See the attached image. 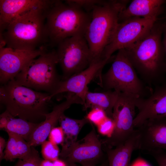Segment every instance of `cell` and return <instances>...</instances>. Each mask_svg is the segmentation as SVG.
Returning a JSON list of instances; mask_svg holds the SVG:
<instances>
[{
    "label": "cell",
    "mask_w": 166,
    "mask_h": 166,
    "mask_svg": "<svg viewBox=\"0 0 166 166\" xmlns=\"http://www.w3.org/2000/svg\"><path fill=\"white\" fill-rule=\"evenodd\" d=\"M163 28L164 23L157 20L145 36L124 49L140 78L151 88L165 82V57L162 38Z\"/></svg>",
    "instance_id": "6da1fadb"
},
{
    "label": "cell",
    "mask_w": 166,
    "mask_h": 166,
    "mask_svg": "<svg viewBox=\"0 0 166 166\" xmlns=\"http://www.w3.org/2000/svg\"><path fill=\"white\" fill-rule=\"evenodd\" d=\"M49 1L24 13L9 23L0 33V40L5 42L6 47L33 51L48 46L46 13Z\"/></svg>",
    "instance_id": "7a4b0ae2"
},
{
    "label": "cell",
    "mask_w": 166,
    "mask_h": 166,
    "mask_svg": "<svg viewBox=\"0 0 166 166\" xmlns=\"http://www.w3.org/2000/svg\"><path fill=\"white\" fill-rule=\"evenodd\" d=\"M90 14L70 0H50L46 9L48 47L53 48L64 39L84 36L91 21Z\"/></svg>",
    "instance_id": "3957f363"
},
{
    "label": "cell",
    "mask_w": 166,
    "mask_h": 166,
    "mask_svg": "<svg viewBox=\"0 0 166 166\" xmlns=\"http://www.w3.org/2000/svg\"><path fill=\"white\" fill-rule=\"evenodd\" d=\"M50 94L19 85L14 79L2 85L0 101L13 117L34 123L44 121L49 113Z\"/></svg>",
    "instance_id": "277c9868"
},
{
    "label": "cell",
    "mask_w": 166,
    "mask_h": 166,
    "mask_svg": "<svg viewBox=\"0 0 166 166\" xmlns=\"http://www.w3.org/2000/svg\"><path fill=\"white\" fill-rule=\"evenodd\" d=\"M129 0H107L91 11V18L84 37L89 45L92 62L101 58L111 41L119 23L120 13Z\"/></svg>",
    "instance_id": "5b68a950"
},
{
    "label": "cell",
    "mask_w": 166,
    "mask_h": 166,
    "mask_svg": "<svg viewBox=\"0 0 166 166\" xmlns=\"http://www.w3.org/2000/svg\"><path fill=\"white\" fill-rule=\"evenodd\" d=\"M58 63L56 50L48 49L27 63L14 79L19 85L51 95L61 80L56 69Z\"/></svg>",
    "instance_id": "8992f818"
},
{
    "label": "cell",
    "mask_w": 166,
    "mask_h": 166,
    "mask_svg": "<svg viewBox=\"0 0 166 166\" xmlns=\"http://www.w3.org/2000/svg\"><path fill=\"white\" fill-rule=\"evenodd\" d=\"M100 81L105 90H114L140 98L148 97L153 89L139 77L124 49L117 51L110 67L102 75Z\"/></svg>",
    "instance_id": "52a82bcc"
},
{
    "label": "cell",
    "mask_w": 166,
    "mask_h": 166,
    "mask_svg": "<svg viewBox=\"0 0 166 166\" xmlns=\"http://www.w3.org/2000/svg\"><path fill=\"white\" fill-rule=\"evenodd\" d=\"M57 47L58 63L62 72V81L85 70L92 62L90 50L83 35L66 38Z\"/></svg>",
    "instance_id": "ba28073f"
},
{
    "label": "cell",
    "mask_w": 166,
    "mask_h": 166,
    "mask_svg": "<svg viewBox=\"0 0 166 166\" xmlns=\"http://www.w3.org/2000/svg\"><path fill=\"white\" fill-rule=\"evenodd\" d=\"M90 132L80 140L68 146L61 145L60 159L67 166H96L106 159L101 140L97 134L94 127L91 123Z\"/></svg>",
    "instance_id": "9c48e42d"
},
{
    "label": "cell",
    "mask_w": 166,
    "mask_h": 166,
    "mask_svg": "<svg viewBox=\"0 0 166 166\" xmlns=\"http://www.w3.org/2000/svg\"><path fill=\"white\" fill-rule=\"evenodd\" d=\"M135 95L120 93L113 107L112 119L115 124L111 136L101 140L104 148H112L124 143L134 133L137 99Z\"/></svg>",
    "instance_id": "30bf717a"
},
{
    "label": "cell",
    "mask_w": 166,
    "mask_h": 166,
    "mask_svg": "<svg viewBox=\"0 0 166 166\" xmlns=\"http://www.w3.org/2000/svg\"><path fill=\"white\" fill-rule=\"evenodd\" d=\"M157 19L132 17L119 22L111 41L103 52L101 58L109 61L114 52L138 41L150 30Z\"/></svg>",
    "instance_id": "8fae6325"
},
{
    "label": "cell",
    "mask_w": 166,
    "mask_h": 166,
    "mask_svg": "<svg viewBox=\"0 0 166 166\" xmlns=\"http://www.w3.org/2000/svg\"><path fill=\"white\" fill-rule=\"evenodd\" d=\"M48 48L46 46L33 51L15 49L6 47L0 48L1 85L14 79L27 63L39 56Z\"/></svg>",
    "instance_id": "7c38bea8"
},
{
    "label": "cell",
    "mask_w": 166,
    "mask_h": 166,
    "mask_svg": "<svg viewBox=\"0 0 166 166\" xmlns=\"http://www.w3.org/2000/svg\"><path fill=\"white\" fill-rule=\"evenodd\" d=\"M109 61L102 58L94 61L85 70L65 80H61L55 91L49 95V99L51 100L61 93H71L78 96L84 103L85 96L89 91L88 85L95 77L99 76L101 79L102 69Z\"/></svg>",
    "instance_id": "4fadbf2b"
},
{
    "label": "cell",
    "mask_w": 166,
    "mask_h": 166,
    "mask_svg": "<svg viewBox=\"0 0 166 166\" xmlns=\"http://www.w3.org/2000/svg\"><path fill=\"white\" fill-rule=\"evenodd\" d=\"M136 107L138 110L133 124L135 128L146 120L166 118V82L155 86L145 98H138Z\"/></svg>",
    "instance_id": "5bb4252c"
},
{
    "label": "cell",
    "mask_w": 166,
    "mask_h": 166,
    "mask_svg": "<svg viewBox=\"0 0 166 166\" xmlns=\"http://www.w3.org/2000/svg\"><path fill=\"white\" fill-rule=\"evenodd\" d=\"M136 128L137 149L148 153L159 150L166 151V118L147 120Z\"/></svg>",
    "instance_id": "9a60e30c"
},
{
    "label": "cell",
    "mask_w": 166,
    "mask_h": 166,
    "mask_svg": "<svg viewBox=\"0 0 166 166\" xmlns=\"http://www.w3.org/2000/svg\"><path fill=\"white\" fill-rule=\"evenodd\" d=\"M65 97V101L55 105L51 112L45 115V120L35 129L28 142L30 146L42 144L58 122L61 115L71 105L73 104L84 105L83 100L74 93H68Z\"/></svg>",
    "instance_id": "2e32d148"
},
{
    "label": "cell",
    "mask_w": 166,
    "mask_h": 166,
    "mask_svg": "<svg viewBox=\"0 0 166 166\" xmlns=\"http://www.w3.org/2000/svg\"><path fill=\"white\" fill-rule=\"evenodd\" d=\"M45 0H0V33L13 20L24 13L44 4Z\"/></svg>",
    "instance_id": "e0dca14e"
},
{
    "label": "cell",
    "mask_w": 166,
    "mask_h": 166,
    "mask_svg": "<svg viewBox=\"0 0 166 166\" xmlns=\"http://www.w3.org/2000/svg\"><path fill=\"white\" fill-rule=\"evenodd\" d=\"M164 0H133L119 14V22L128 18L140 17L158 19Z\"/></svg>",
    "instance_id": "ac0fdd59"
},
{
    "label": "cell",
    "mask_w": 166,
    "mask_h": 166,
    "mask_svg": "<svg viewBox=\"0 0 166 166\" xmlns=\"http://www.w3.org/2000/svg\"><path fill=\"white\" fill-rule=\"evenodd\" d=\"M137 129L124 143L112 148H105L109 166H129L133 152L137 149Z\"/></svg>",
    "instance_id": "d6986e66"
},
{
    "label": "cell",
    "mask_w": 166,
    "mask_h": 166,
    "mask_svg": "<svg viewBox=\"0 0 166 166\" xmlns=\"http://www.w3.org/2000/svg\"><path fill=\"white\" fill-rule=\"evenodd\" d=\"M42 122L34 123L19 118H16L6 110L0 116L1 130L17 134L28 142L35 129Z\"/></svg>",
    "instance_id": "ffe728a7"
},
{
    "label": "cell",
    "mask_w": 166,
    "mask_h": 166,
    "mask_svg": "<svg viewBox=\"0 0 166 166\" xmlns=\"http://www.w3.org/2000/svg\"><path fill=\"white\" fill-rule=\"evenodd\" d=\"M120 93L114 90L99 92L88 91L85 97L83 109L100 108L105 111L107 117L112 119L113 107Z\"/></svg>",
    "instance_id": "44dd1931"
},
{
    "label": "cell",
    "mask_w": 166,
    "mask_h": 166,
    "mask_svg": "<svg viewBox=\"0 0 166 166\" xmlns=\"http://www.w3.org/2000/svg\"><path fill=\"white\" fill-rule=\"evenodd\" d=\"M8 139L4 152L3 159L12 161L16 159L23 160L30 156L35 149L22 137L7 132Z\"/></svg>",
    "instance_id": "7402d4cb"
},
{
    "label": "cell",
    "mask_w": 166,
    "mask_h": 166,
    "mask_svg": "<svg viewBox=\"0 0 166 166\" xmlns=\"http://www.w3.org/2000/svg\"><path fill=\"white\" fill-rule=\"evenodd\" d=\"M58 122L64 134V139L61 145H70L77 141L78 135L83 127L90 123L86 118L76 119L69 118L64 113L60 117Z\"/></svg>",
    "instance_id": "603a6c76"
},
{
    "label": "cell",
    "mask_w": 166,
    "mask_h": 166,
    "mask_svg": "<svg viewBox=\"0 0 166 166\" xmlns=\"http://www.w3.org/2000/svg\"><path fill=\"white\" fill-rule=\"evenodd\" d=\"M42 153L44 160L53 162L59 159V148L57 145L45 140L42 144Z\"/></svg>",
    "instance_id": "cb8c5ba5"
},
{
    "label": "cell",
    "mask_w": 166,
    "mask_h": 166,
    "mask_svg": "<svg viewBox=\"0 0 166 166\" xmlns=\"http://www.w3.org/2000/svg\"><path fill=\"white\" fill-rule=\"evenodd\" d=\"M107 117L103 110L98 108H94L92 109L85 117L90 123L97 126Z\"/></svg>",
    "instance_id": "d4e9b609"
},
{
    "label": "cell",
    "mask_w": 166,
    "mask_h": 166,
    "mask_svg": "<svg viewBox=\"0 0 166 166\" xmlns=\"http://www.w3.org/2000/svg\"><path fill=\"white\" fill-rule=\"evenodd\" d=\"M97 126L100 134L109 137L113 131L115 124L113 119L107 117Z\"/></svg>",
    "instance_id": "484cf974"
},
{
    "label": "cell",
    "mask_w": 166,
    "mask_h": 166,
    "mask_svg": "<svg viewBox=\"0 0 166 166\" xmlns=\"http://www.w3.org/2000/svg\"><path fill=\"white\" fill-rule=\"evenodd\" d=\"M73 4L89 13L97 6L104 3L105 0H70Z\"/></svg>",
    "instance_id": "4316f807"
},
{
    "label": "cell",
    "mask_w": 166,
    "mask_h": 166,
    "mask_svg": "<svg viewBox=\"0 0 166 166\" xmlns=\"http://www.w3.org/2000/svg\"><path fill=\"white\" fill-rule=\"evenodd\" d=\"M42 160L38 152L35 149L28 158L23 160L19 159L14 166H39Z\"/></svg>",
    "instance_id": "83f0119b"
},
{
    "label": "cell",
    "mask_w": 166,
    "mask_h": 166,
    "mask_svg": "<svg viewBox=\"0 0 166 166\" xmlns=\"http://www.w3.org/2000/svg\"><path fill=\"white\" fill-rule=\"evenodd\" d=\"M49 140L57 145L61 144L64 139V134L61 127H54L49 135Z\"/></svg>",
    "instance_id": "f1b7e54d"
},
{
    "label": "cell",
    "mask_w": 166,
    "mask_h": 166,
    "mask_svg": "<svg viewBox=\"0 0 166 166\" xmlns=\"http://www.w3.org/2000/svg\"><path fill=\"white\" fill-rule=\"evenodd\" d=\"M155 159L158 166H166V151L159 150L149 153Z\"/></svg>",
    "instance_id": "f546056e"
},
{
    "label": "cell",
    "mask_w": 166,
    "mask_h": 166,
    "mask_svg": "<svg viewBox=\"0 0 166 166\" xmlns=\"http://www.w3.org/2000/svg\"><path fill=\"white\" fill-rule=\"evenodd\" d=\"M6 142L5 140L2 137H0V162L3 159L4 152L3 150L6 147Z\"/></svg>",
    "instance_id": "4dcf8cb0"
},
{
    "label": "cell",
    "mask_w": 166,
    "mask_h": 166,
    "mask_svg": "<svg viewBox=\"0 0 166 166\" xmlns=\"http://www.w3.org/2000/svg\"><path fill=\"white\" fill-rule=\"evenodd\" d=\"M163 34L164 36L162 40V42L165 54L166 71V23H164Z\"/></svg>",
    "instance_id": "1f68e13d"
},
{
    "label": "cell",
    "mask_w": 166,
    "mask_h": 166,
    "mask_svg": "<svg viewBox=\"0 0 166 166\" xmlns=\"http://www.w3.org/2000/svg\"><path fill=\"white\" fill-rule=\"evenodd\" d=\"M53 162L54 166H67L66 163L63 161L59 159Z\"/></svg>",
    "instance_id": "d6a6232c"
},
{
    "label": "cell",
    "mask_w": 166,
    "mask_h": 166,
    "mask_svg": "<svg viewBox=\"0 0 166 166\" xmlns=\"http://www.w3.org/2000/svg\"><path fill=\"white\" fill-rule=\"evenodd\" d=\"M39 166H54L53 162L48 160H42Z\"/></svg>",
    "instance_id": "836d02e7"
},
{
    "label": "cell",
    "mask_w": 166,
    "mask_h": 166,
    "mask_svg": "<svg viewBox=\"0 0 166 166\" xmlns=\"http://www.w3.org/2000/svg\"><path fill=\"white\" fill-rule=\"evenodd\" d=\"M96 166H109L108 161L107 158L102 163Z\"/></svg>",
    "instance_id": "e575fe53"
},
{
    "label": "cell",
    "mask_w": 166,
    "mask_h": 166,
    "mask_svg": "<svg viewBox=\"0 0 166 166\" xmlns=\"http://www.w3.org/2000/svg\"><path fill=\"white\" fill-rule=\"evenodd\" d=\"M165 18H166V16Z\"/></svg>",
    "instance_id": "d590c367"
}]
</instances>
